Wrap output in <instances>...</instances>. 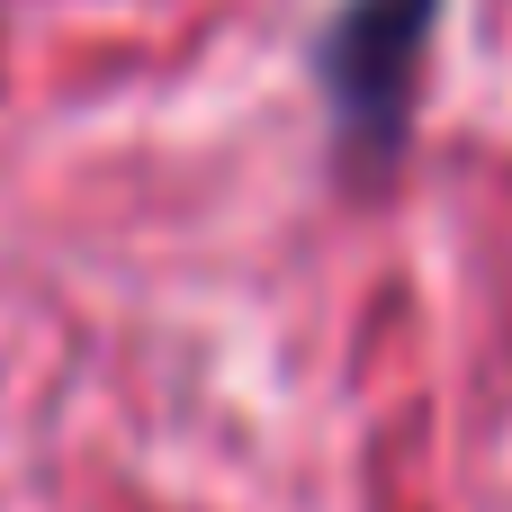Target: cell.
<instances>
[{
	"label": "cell",
	"mask_w": 512,
	"mask_h": 512,
	"mask_svg": "<svg viewBox=\"0 0 512 512\" xmlns=\"http://www.w3.org/2000/svg\"><path fill=\"white\" fill-rule=\"evenodd\" d=\"M432 9L441 0H342L324 45H315L324 99H333V117L360 153H396L405 108H414V72H423V45H432Z\"/></svg>",
	"instance_id": "6da1fadb"
}]
</instances>
